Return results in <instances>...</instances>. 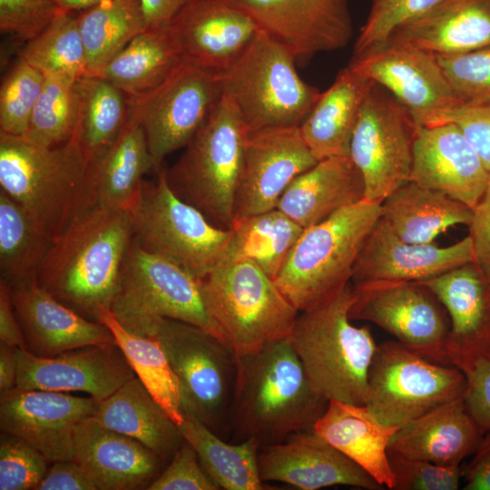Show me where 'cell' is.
<instances>
[{"mask_svg": "<svg viewBox=\"0 0 490 490\" xmlns=\"http://www.w3.org/2000/svg\"><path fill=\"white\" fill-rule=\"evenodd\" d=\"M237 1L300 66L318 54L344 48L353 35L348 0Z\"/></svg>", "mask_w": 490, "mask_h": 490, "instance_id": "ac0fdd59", "label": "cell"}, {"mask_svg": "<svg viewBox=\"0 0 490 490\" xmlns=\"http://www.w3.org/2000/svg\"><path fill=\"white\" fill-rule=\"evenodd\" d=\"M418 282L429 288L447 311L449 364L465 374L478 359L490 360V277L471 261Z\"/></svg>", "mask_w": 490, "mask_h": 490, "instance_id": "7402d4cb", "label": "cell"}, {"mask_svg": "<svg viewBox=\"0 0 490 490\" xmlns=\"http://www.w3.org/2000/svg\"><path fill=\"white\" fill-rule=\"evenodd\" d=\"M77 81L44 75L41 93L23 135L24 138L42 145L55 146L74 136L79 107Z\"/></svg>", "mask_w": 490, "mask_h": 490, "instance_id": "ee69618b", "label": "cell"}, {"mask_svg": "<svg viewBox=\"0 0 490 490\" xmlns=\"http://www.w3.org/2000/svg\"><path fill=\"white\" fill-rule=\"evenodd\" d=\"M149 490H219L202 468L194 448L185 440Z\"/></svg>", "mask_w": 490, "mask_h": 490, "instance_id": "f5cc1de1", "label": "cell"}, {"mask_svg": "<svg viewBox=\"0 0 490 490\" xmlns=\"http://www.w3.org/2000/svg\"><path fill=\"white\" fill-rule=\"evenodd\" d=\"M99 401L65 392L23 389L1 393L0 427L30 445L49 461L74 460V433L93 416Z\"/></svg>", "mask_w": 490, "mask_h": 490, "instance_id": "d6986e66", "label": "cell"}, {"mask_svg": "<svg viewBox=\"0 0 490 490\" xmlns=\"http://www.w3.org/2000/svg\"><path fill=\"white\" fill-rule=\"evenodd\" d=\"M219 74L187 60L149 93L129 97L143 127L157 171L164 158L184 148L221 98Z\"/></svg>", "mask_w": 490, "mask_h": 490, "instance_id": "5bb4252c", "label": "cell"}, {"mask_svg": "<svg viewBox=\"0 0 490 490\" xmlns=\"http://www.w3.org/2000/svg\"><path fill=\"white\" fill-rule=\"evenodd\" d=\"M473 459L462 468L466 490H490V430L486 431Z\"/></svg>", "mask_w": 490, "mask_h": 490, "instance_id": "6f0895ef", "label": "cell"}, {"mask_svg": "<svg viewBox=\"0 0 490 490\" xmlns=\"http://www.w3.org/2000/svg\"><path fill=\"white\" fill-rule=\"evenodd\" d=\"M15 312L32 353L52 357L75 348L114 342L102 322L83 317L40 286L35 277L9 286Z\"/></svg>", "mask_w": 490, "mask_h": 490, "instance_id": "484cf974", "label": "cell"}, {"mask_svg": "<svg viewBox=\"0 0 490 490\" xmlns=\"http://www.w3.org/2000/svg\"><path fill=\"white\" fill-rule=\"evenodd\" d=\"M44 75L20 59L0 88V132L23 136L44 84Z\"/></svg>", "mask_w": 490, "mask_h": 490, "instance_id": "f6af8a7d", "label": "cell"}, {"mask_svg": "<svg viewBox=\"0 0 490 490\" xmlns=\"http://www.w3.org/2000/svg\"><path fill=\"white\" fill-rule=\"evenodd\" d=\"M441 0H371L353 54L386 41L404 22L426 12Z\"/></svg>", "mask_w": 490, "mask_h": 490, "instance_id": "c3c4849f", "label": "cell"}, {"mask_svg": "<svg viewBox=\"0 0 490 490\" xmlns=\"http://www.w3.org/2000/svg\"><path fill=\"white\" fill-rule=\"evenodd\" d=\"M19 58L44 75L76 81L87 75L86 55L77 15L60 13L44 30L25 43Z\"/></svg>", "mask_w": 490, "mask_h": 490, "instance_id": "7bdbcfd3", "label": "cell"}, {"mask_svg": "<svg viewBox=\"0 0 490 490\" xmlns=\"http://www.w3.org/2000/svg\"><path fill=\"white\" fill-rule=\"evenodd\" d=\"M93 417L105 427L141 442L163 460L172 456L184 441L179 426L137 377L99 401Z\"/></svg>", "mask_w": 490, "mask_h": 490, "instance_id": "836d02e7", "label": "cell"}, {"mask_svg": "<svg viewBox=\"0 0 490 490\" xmlns=\"http://www.w3.org/2000/svg\"><path fill=\"white\" fill-rule=\"evenodd\" d=\"M303 228L278 209L234 224L223 261L246 259L273 279Z\"/></svg>", "mask_w": 490, "mask_h": 490, "instance_id": "b9f144b4", "label": "cell"}, {"mask_svg": "<svg viewBox=\"0 0 490 490\" xmlns=\"http://www.w3.org/2000/svg\"><path fill=\"white\" fill-rule=\"evenodd\" d=\"M74 460L95 482L98 490H132L149 485L163 462L146 446L105 427L89 416L74 433Z\"/></svg>", "mask_w": 490, "mask_h": 490, "instance_id": "4316f807", "label": "cell"}, {"mask_svg": "<svg viewBox=\"0 0 490 490\" xmlns=\"http://www.w3.org/2000/svg\"><path fill=\"white\" fill-rule=\"evenodd\" d=\"M409 181L474 209L487 189L490 174L460 129L445 122L418 127Z\"/></svg>", "mask_w": 490, "mask_h": 490, "instance_id": "cb8c5ba5", "label": "cell"}, {"mask_svg": "<svg viewBox=\"0 0 490 490\" xmlns=\"http://www.w3.org/2000/svg\"><path fill=\"white\" fill-rule=\"evenodd\" d=\"M183 60L170 24L136 35L96 74L129 97L142 96L162 83Z\"/></svg>", "mask_w": 490, "mask_h": 490, "instance_id": "d590c367", "label": "cell"}, {"mask_svg": "<svg viewBox=\"0 0 490 490\" xmlns=\"http://www.w3.org/2000/svg\"><path fill=\"white\" fill-rule=\"evenodd\" d=\"M134 377L115 342L86 346L52 357L17 348L15 387L23 389L79 391L102 401Z\"/></svg>", "mask_w": 490, "mask_h": 490, "instance_id": "ffe728a7", "label": "cell"}, {"mask_svg": "<svg viewBox=\"0 0 490 490\" xmlns=\"http://www.w3.org/2000/svg\"><path fill=\"white\" fill-rule=\"evenodd\" d=\"M351 282L321 304L299 312L289 341L313 391L323 400L366 405L376 352L370 329L350 322Z\"/></svg>", "mask_w": 490, "mask_h": 490, "instance_id": "3957f363", "label": "cell"}, {"mask_svg": "<svg viewBox=\"0 0 490 490\" xmlns=\"http://www.w3.org/2000/svg\"><path fill=\"white\" fill-rule=\"evenodd\" d=\"M230 420L241 440L261 446L313 430L328 403L311 388L289 338L235 356Z\"/></svg>", "mask_w": 490, "mask_h": 490, "instance_id": "7a4b0ae2", "label": "cell"}, {"mask_svg": "<svg viewBox=\"0 0 490 490\" xmlns=\"http://www.w3.org/2000/svg\"><path fill=\"white\" fill-rule=\"evenodd\" d=\"M54 241L19 202L0 190V270L9 286L31 279Z\"/></svg>", "mask_w": 490, "mask_h": 490, "instance_id": "74e56055", "label": "cell"}, {"mask_svg": "<svg viewBox=\"0 0 490 490\" xmlns=\"http://www.w3.org/2000/svg\"><path fill=\"white\" fill-rule=\"evenodd\" d=\"M387 39L435 55L490 45V0H441L398 25Z\"/></svg>", "mask_w": 490, "mask_h": 490, "instance_id": "83f0119b", "label": "cell"}, {"mask_svg": "<svg viewBox=\"0 0 490 490\" xmlns=\"http://www.w3.org/2000/svg\"><path fill=\"white\" fill-rule=\"evenodd\" d=\"M16 347L0 342V392H5L16 386L17 377Z\"/></svg>", "mask_w": 490, "mask_h": 490, "instance_id": "94428289", "label": "cell"}, {"mask_svg": "<svg viewBox=\"0 0 490 490\" xmlns=\"http://www.w3.org/2000/svg\"><path fill=\"white\" fill-rule=\"evenodd\" d=\"M445 122H452L460 129L490 174V101L460 100L435 124Z\"/></svg>", "mask_w": 490, "mask_h": 490, "instance_id": "816d5d0a", "label": "cell"}, {"mask_svg": "<svg viewBox=\"0 0 490 490\" xmlns=\"http://www.w3.org/2000/svg\"><path fill=\"white\" fill-rule=\"evenodd\" d=\"M98 321L110 329L135 377L180 426L183 420L180 384L160 343L126 329L109 309L101 311Z\"/></svg>", "mask_w": 490, "mask_h": 490, "instance_id": "ab89813d", "label": "cell"}, {"mask_svg": "<svg viewBox=\"0 0 490 490\" xmlns=\"http://www.w3.org/2000/svg\"><path fill=\"white\" fill-rule=\"evenodd\" d=\"M461 101H490V45L474 51L435 55Z\"/></svg>", "mask_w": 490, "mask_h": 490, "instance_id": "bcb514c9", "label": "cell"}, {"mask_svg": "<svg viewBox=\"0 0 490 490\" xmlns=\"http://www.w3.org/2000/svg\"><path fill=\"white\" fill-rule=\"evenodd\" d=\"M465 398L445 404L399 426L388 452L443 466L474 455L485 435Z\"/></svg>", "mask_w": 490, "mask_h": 490, "instance_id": "f1b7e54d", "label": "cell"}, {"mask_svg": "<svg viewBox=\"0 0 490 490\" xmlns=\"http://www.w3.org/2000/svg\"><path fill=\"white\" fill-rule=\"evenodd\" d=\"M192 0H139L147 28L167 25Z\"/></svg>", "mask_w": 490, "mask_h": 490, "instance_id": "91938a15", "label": "cell"}, {"mask_svg": "<svg viewBox=\"0 0 490 490\" xmlns=\"http://www.w3.org/2000/svg\"><path fill=\"white\" fill-rule=\"evenodd\" d=\"M381 211V204L364 199L303 230L274 279L299 312L321 304L350 282Z\"/></svg>", "mask_w": 490, "mask_h": 490, "instance_id": "5b68a950", "label": "cell"}, {"mask_svg": "<svg viewBox=\"0 0 490 490\" xmlns=\"http://www.w3.org/2000/svg\"><path fill=\"white\" fill-rule=\"evenodd\" d=\"M399 426L380 421L365 405L330 400L313 431L368 473L384 488L394 487L388 446Z\"/></svg>", "mask_w": 490, "mask_h": 490, "instance_id": "1f68e13d", "label": "cell"}, {"mask_svg": "<svg viewBox=\"0 0 490 490\" xmlns=\"http://www.w3.org/2000/svg\"><path fill=\"white\" fill-rule=\"evenodd\" d=\"M468 227L475 262L490 277V182L473 209V218Z\"/></svg>", "mask_w": 490, "mask_h": 490, "instance_id": "9f6ffc18", "label": "cell"}, {"mask_svg": "<svg viewBox=\"0 0 490 490\" xmlns=\"http://www.w3.org/2000/svg\"><path fill=\"white\" fill-rule=\"evenodd\" d=\"M132 240L129 209L86 208L54 240L36 281L63 303L98 321L101 311L111 309Z\"/></svg>", "mask_w": 490, "mask_h": 490, "instance_id": "6da1fadb", "label": "cell"}, {"mask_svg": "<svg viewBox=\"0 0 490 490\" xmlns=\"http://www.w3.org/2000/svg\"><path fill=\"white\" fill-rule=\"evenodd\" d=\"M78 27L87 75L102 68L136 35L147 29L139 0H103L78 12Z\"/></svg>", "mask_w": 490, "mask_h": 490, "instance_id": "f35d334b", "label": "cell"}, {"mask_svg": "<svg viewBox=\"0 0 490 490\" xmlns=\"http://www.w3.org/2000/svg\"><path fill=\"white\" fill-rule=\"evenodd\" d=\"M249 130L233 103L221 95L211 114L165 169L173 192L213 225L231 230L234 201Z\"/></svg>", "mask_w": 490, "mask_h": 490, "instance_id": "8992f818", "label": "cell"}, {"mask_svg": "<svg viewBox=\"0 0 490 490\" xmlns=\"http://www.w3.org/2000/svg\"><path fill=\"white\" fill-rule=\"evenodd\" d=\"M139 335L155 338L180 384L182 413L215 433L230 423L235 381V355L212 333L190 323L160 318Z\"/></svg>", "mask_w": 490, "mask_h": 490, "instance_id": "30bf717a", "label": "cell"}, {"mask_svg": "<svg viewBox=\"0 0 490 490\" xmlns=\"http://www.w3.org/2000/svg\"><path fill=\"white\" fill-rule=\"evenodd\" d=\"M110 309L126 329L135 334L152 320L164 318L198 326L225 342L206 309L200 279L173 262L146 251L134 240L124 258Z\"/></svg>", "mask_w": 490, "mask_h": 490, "instance_id": "8fae6325", "label": "cell"}, {"mask_svg": "<svg viewBox=\"0 0 490 490\" xmlns=\"http://www.w3.org/2000/svg\"><path fill=\"white\" fill-rule=\"evenodd\" d=\"M0 342L27 348L20 323L15 312L9 285L0 280Z\"/></svg>", "mask_w": 490, "mask_h": 490, "instance_id": "680465c9", "label": "cell"}, {"mask_svg": "<svg viewBox=\"0 0 490 490\" xmlns=\"http://www.w3.org/2000/svg\"><path fill=\"white\" fill-rule=\"evenodd\" d=\"M133 240L146 251L178 265L201 279L224 260L231 230L213 225L171 189L165 169L143 181L128 208Z\"/></svg>", "mask_w": 490, "mask_h": 490, "instance_id": "9c48e42d", "label": "cell"}, {"mask_svg": "<svg viewBox=\"0 0 490 490\" xmlns=\"http://www.w3.org/2000/svg\"><path fill=\"white\" fill-rule=\"evenodd\" d=\"M86 470L74 460L54 461L35 490H97Z\"/></svg>", "mask_w": 490, "mask_h": 490, "instance_id": "11a10c76", "label": "cell"}, {"mask_svg": "<svg viewBox=\"0 0 490 490\" xmlns=\"http://www.w3.org/2000/svg\"><path fill=\"white\" fill-rule=\"evenodd\" d=\"M365 406L383 423L401 426L466 397V375L435 362L398 341L377 347L368 376Z\"/></svg>", "mask_w": 490, "mask_h": 490, "instance_id": "7c38bea8", "label": "cell"}, {"mask_svg": "<svg viewBox=\"0 0 490 490\" xmlns=\"http://www.w3.org/2000/svg\"><path fill=\"white\" fill-rule=\"evenodd\" d=\"M88 166L75 135L45 146L0 132V190L22 204L54 240L83 208Z\"/></svg>", "mask_w": 490, "mask_h": 490, "instance_id": "277c9868", "label": "cell"}, {"mask_svg": "<svg viewBox=\"0 0 490 490\" xmlns=\"http://www.w3.org/2000/svg\"><path fill=\"white\" fill-rule=\"evenodd\" d=\"M372 82L348 65L341 69L299 125L301 136L318 160L349 156L350 142Z\"/></svg>", "mask_w": 490, "mask_h": 490, "instance_id": "d6a6232c", "label": "cell"}, {"mask_svg": "<svg viewBox=\"0 0 490 490\" xmlns=\"http://www.w3.org/2000/svg\"><path fill=\"white\" fill-rule=\"evenodd\" d=\"M49 460L23 440L2 433L0 440V490H35Z\"/></svg>", "mask_w": 490, "mask_h": 490, "instance_id": "7dc6e473", "label": "cell"}, {"mask_svg": "<svg viewBox=\"0 0 490 490\" xmlns=\"http://www.w3.org/2000/svg\"><path fill=\"white\" fill-rule=\"evenodd\" d=\"M381 209V219L408 243H432L452 226H468L473 218V209L465 203L412 181L391 193Z\"/></svg>", "mask_w": 490, "mask_h": 490, "instance_id": "e575fe53", "label": "cell"}, {"mask_svg": "<svg viewBox=\"0 0 490 490\" xmlns=\"http://www.w3.org/2000/svg\"><path fill=\"white\" fill-rule=\"evenodd\" d=\"M182 414L179 428L183 439L194 448L202 468L220 489H265L259 468L260 445L255 438L227 443L195 416Z\"/></svg>", "mask_w": 490, "mask_h": 490, "instance_id": "8d00e7d4", "label": "cell"}, {"mask_svg": "<svg viewBox=\"0 0 490 490\" xmlns=\"http://www.w3.org/2000/svg\"><path fill=\"white\" fill-rule=\"evenodd\" d=\"M200 283L206 309L235 356L289 337L299 311L253 261H222Z\"/></svg>", "mask_w": 490, "mask_h": 490, "instance_id": "52a82bcc", "label": "cell"}, {"mask_svg": "<svg viewBox=\"0 0 490 490\" xmlns=\"http://www.w3.org/2000/svg\"><path fill=\"white\" fill-rule=\"evenodd\" d=\"M279 42L259 29L244 51L219 74L221 94L239 111L249 132L299 126L320 92L306 83Z\"/></svg>", "mask_w": 490, "mask_h": 490, "instance_id": "ba28073f", "label": "cell"}, {"mask_svg": "<svg viewBox=\"0 0 490 490\" xmlns=\"http://www.w3.org/2000/svg\"><path fill=\"white\" fill-rule=\"evenodd\" d=\"M364 199V180L350 156H334L299 175L276 209L306 229Z\"/></svg>", "mask_w": 490, "mask_h": 490, "instance_id": "4dcf8cb0", "label": "cell"}, {"mask_svg": "<svg viewBox=\"0 0 490 490\" xmlns=\"http://www.w3.org/2000/svg\"><path fill=\"white\" fill-rule=\"evenodd\" d=\"M79 98L75 136L89 162L116 139L128 118L129 96L96 75L77 81Z\"/></svg>", "mask_w": 490, "mask_h": 490, "instance_id": "60d3db41", "label": "cell"}, {"mask_svg": "<svg viewBox=\"0 0 490 490\" xmlns=\"http://www.w3.org/2000/svg\"><path fill=\"white\" fill-rule=\"evenodd\" d=\"M317 162L299 126L249 132L235 194L234 224L275 209L289 184Z\"/></svg>", "mask_w": 490, "mask_h": 490, "instance_id": "e0dca14e", "label": "cell"}, {"mask_svg": "<svg viewBox=\"0 0 490 490\" xmlns=\"http://www.w3.org/2000/svg\"><path fill=\"white\" fill-rule=\"evenodd\" d=\"M152 170L157 171L143 127L128 108V118L119 135L89 162L83 210L92 207L128 209L144 175Z\"/></svg>", "mask_w": 490, "mask_h": 490, "instance_id": "f546056e", "label": "cell"}, {"mask_svg": "<svg viewBox=\"0 0 490 490\" xmlns=\"http://www.w3.org/2000/svg\"><path fill=\"white\" fill-rule=\"evenodd\" d=\"M170 25L183 59L218 74L236 60L259 31L237 0H192Z\"/></svg>", "mask_w": 490, "mask_h": 490, "instance_id": "d4e9b609", "label": "cell"}, {"mask_svg": "<svg viewBox=\"0 0 490 490\" xmlns=\"http://www.w3.org/2000/svg\"><path fill=\"white\" fill-rule=\"evenodd\" d=\"M467 387L465 397L466 407L485 431L490 430V360L478 359L465 373Z\"/></svg>", "mask_w": 490, "mask_h": 490, "instance_id": "db71d44e", "label": "cell"}, {"mask_svg": "<svg viewBox=\"0 0 490 490\" xmlns=\"http://www.w3.org/2000/svg\"><path fill=\"white\" fill-rule=\"evenodd\" d=\"M418 127L404 104L372 82L349 148V156L364 180L366 200L381 204L409 181Z\"/></svg>", "mask_w": 490, "mask_h": 490, "instance_id": "4fadbf2b", "label": "cell"}, {"mask_svg": "<svg viewBox=\"0 0 490 490\" xmlns=\"http://www.w3.org/2000/svg\"><path fill=\"white\" fill-rule=\"evenodd\" d=\"M475 261L469 236L446 247L408 243L378 220L355 261L354 288L382 283L422 281L462 264Z\"/></svg>", "mask_w": 490, "mask_h": 490, "instance_id": "44dd1931", "label": "cell"}, {"mask_svg": "<svg viewBox=\"0 0 490 490\" xmlns=\"http://www.w3.org/2000/svg\"><path fill=\"white\" fill-rule=\"evenodd\" d=\"M394 476L393 490H456L459 488L462 468L388 452Z\"/></svg>", "mask_w": 490, "mask_h": 490, "instance_id": "681fc988", "label": "cell"}, {"mask_svg": "<svg viewBox=\"0 0 490 490\" xmlns=\"http://www.w3.org/2000/svg\"><path fill=\"white\" fill-rule=\"evenodd\" d=\"M348 66L388 91L418 126L435 124L460 101L435 54L392 39L353 54Z\"/></svg>", "mask_w": 490, "mask_h": 490, "instance_id": "2e32d148", "label": "cell"}, {"mask_svg": "<svg viewBox=\"0 0 490 490\" xmlns=\"http://www.w3.org/2000/svg\"><path fill=\"white\" fill-rule=\"evenodd\" d=\"M350 319L372 322L426 358L450 365L447 311L435 293L418 281L354 288Z\"/></svg>", "mask_w": 490, "mask_h": 490, "instance_id": "9a60e30c", "label": "cell"}, {"mask_svg": "<svg viewBox=\"0 0 490 490\" xmlns=\"http://www.w3.org/2000/svg\"><path fill=\"white\" fill-rule=\"evenodd\" d=\"M62 12L54 0H0V30L26 43Z\"/></svg>", "mask_w": 490, "mask_h": 490, "instance_id": "f907efd6", "label": "cell"}, {"mask_svg": "<svg viewBox=\"0 0 490 490\" xmlns=\"http://www.w3.org/2000/svg\"><path fill=\"white\" fill-rule=\"evenodd\" d=\"M63 12H81L103 0H54Z\"/></svg>", "mask_w": 490, "mask_h": 490, "instance_id": "6125c7cd", "label": "cell"}, {"mask_svg": "<svg viewBox=\"0 0 490 490\" xmlns=\"http://www.w3.org/2000/svg\"><path fill=\"white\" fill-rule=\"evenodd\" d=\"M260 477L302 490L334 485L368 490L384 487L368 473L313 430L296 433L259 451Z\"/></svg>", "mask_w": 490, "mask_h": 490, "instance_id": "603a6c76", "label": "cell"}]
</instances>
